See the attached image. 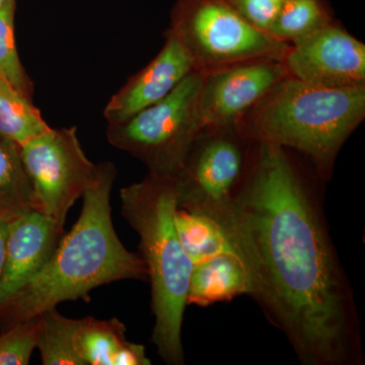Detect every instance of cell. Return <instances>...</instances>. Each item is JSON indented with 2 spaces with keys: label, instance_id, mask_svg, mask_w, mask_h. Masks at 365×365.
Here are the masks:
<instances>
[{
  "label": "cell",
  "instance_id": "cell-10",
  "mask_svg": "<svg viewBox=\"0 0 365 365\" xmlns=\"http://www.w3.org/2000/svg\"><path fill=\"white\" fill-rule=\"evenodd\" d=\"M282 61L288 76L309 86H365V45L335 21L290 44Z\"/></svg>",
  "mask_w": 365,
  "mask_h": 365
},
{
  "label": "cell",
  "instance_id": "cell-19",
  "mask_svg": "<svg viewBox=\"0 0 365 365\" xmlns=\"http://www.w3.org/2000/svg\"><path fill=\"white\" fill-rule=\"evenodd\" d=\"M42 325L37 349L42 364L83 365L74 346L78 319L66 318L56 307L41 314Z\"/></svg>",
  "mask_w": 365,
  "mask_h": 365
},
{
  "label": "cell",
  "instance_id": "cell-12",
  "mask_svg": "<svg viewBox=\"0 0 365 365\" xmlns=\"http://www.w3.org/2000/svg\"><path fill=\"white\" fill-rule=\"evenodd\" d=\"M63 235L64 230L37 209L9 222L6 263L0 279V304L40 273Z\"/></svg>",
  "mask_w": 365,
  "mask_h": 365
},
{
  "label": "cell",
  "instance_id": "cell-24",
  "mask_svg": "<svg viewBox=\"0 0 365 365\" xmlns=\"http://www.w3.org/2000/svg\"><path fill=\"white\" fill-rule=\"evenodd\" d=\"M6 0H0V7L4 6V4H6Z\"/></svg>",
  "mask_w": 365,
  "mask_h": 365
},
{
  "label": "cell",
  "instance_id": "cell-18",
  "mask_svg": "<svg viewBox=\"0 0 365 365\" xmlns=\"http://www.w3.org/2000/svg\"><path fill=\"white\" fill-rule=\"evenodd\" d=\"M333 21L324 0H285L268 34L290 45Z\"/></svg>",
  "mask_w": 365,
  "mask_h": 365
},
{
  "label": "cell",
  "instance_id": "cell-8",
  "mask_svg": "<svg viewBox=\"0 0 365 365\" xmlns=\"http://www.w3.org/2000/svg\"><path fill=\"white\" fill-rule=\"evenodd\" d=\"M235 128H206L174 179L177 208L216 218L230 207L244 175L245 155Z\"/></svg>",
  "mask_w": 365,
  "mask_h": 365
},
{
  "label": "cell",
  "instance_id": "cell-5",
  "mask_svg": "<svg viewBox=\"0 0 365 365\" xmlns=\"http://www.w3.org/2000/svg\"><path fill=\"white\" fill-rule=\"evenodd\" d=\"M202 78V71H193L163 100L122 123L108 125L109 143L140 160L148 174L175 179L204 129Z\"/></svg>",
  "mask_w": 365,
  "mask_h": 365
},
{
  "label": "cell",
  "instance_id": "cell-6",
  "mask_svg": "<svg viewBox=\"0 0 365 365\" xmlns=\"http://www.w3.org/2000/svg\"><path fill=\"white\" fill-rule=\"evenodd\" d=\"M169 31L184 46L196 71L248 60H282L290 47L255 28L227 0H179Z\"/></svg>",
  "mask_w": 365,
  "mask_h": 365
},
{
  "label": "cell",
  "instance_id": "cell-13",
  "mask_svg": "<svg viewBox=\"0 0 365 365\" xmlns=\"http://www.w3.org/2000/svg\"><path fill=\"white\" fill-rule=\"evenodd\" d=\"M119 319H78L74 346L83 365H150L145 347L126 338Z\"/></svg>",
  "mask_w": 365,
  "mask_h": 365
},
{
  "label": "cell",
  "instance_id": "cell-15",
  "mask_svg": "<svg viewBox=\"0 0 365 365\" xmlns=\"http://www.w3.org/2000/svg\"><path fill=\"white\" fill-rule=\"evenodd\" d=\"M175 220L182 249L193 265L235 252L225 228L211 216L177 208Z\"/></svg>",
  "mask_w": 365,
  "mask_h": 365
},
{
  "label": "cell",
  "instance_id": "cell-2",
  "mask_svg": "<svg viewBox=\"0 0 365 365\" xmlns=\"http://www.w3.org/2000/svg\"><path fill=\"white\" fill-rule=\"evenodd\" d=\"M116 177L114 163L97 165L78 222L63 235L40 273L0 304V331L62 302L88 299L91 290L103 285L148 279L140 255L125 248L113 225L111 193Z\"/></svg>",
  "mask_w": 365,
  "mask_h": 365
},
{
  "label": "cell",
  "instance_id": "cell-11",
  "mask_svg": "<svg viewBox=\"0 0 365 365\" xmlns=\"http://www.w3.org/2000/svg\"><path fill=\"white\" fill-rule=\"evenodd\" d=\"M195 71L184 46L168 30L165 44L157 56L131 76L106 106L104 116L108 125L122 123L163 100Z\"/></svg>",
  "mask_w": 365,
  "mask_h": 365
},
{
  "label": "cell",
  "instance_id": "cell-20",
  "mask_svg": "<svg viewBox=\"0 0 365 365\" xmlns=\"http://www.w3.org/2000/svg\"><path fill=\"white\" fill-rule=\"evenodd\" d=\"M14 14L16 0H6L0 7V78L33 101L34 83L21 64L14 40Z\"/></svg>",
  "mask_w": 365,
  "mask_h": 365
},
{
  "label": "cell",
  "instance_id": "cell-3",
  "mask_svg": "<svg viewBox=\"0 0 365 365\" xmlns=\"http://www.w3.org/2000/svg\"><path fill=\"white\" fill-rule=\"evenodd\" d=\"M121 212L139 237L155 316L151 341L163 362L184 364L182 326L193 263L178 235L174 179L148 176L120 191Z\"/></svg>",
  "mask_w": 365,
  "mask_h": 365
},
{
  "label": "cell",
  "instance_id": "cell-1",
  "mask_svg": "<svg viewBox=\"0 0 365 365\" xmlns=\"http://www.w3.org/2000/svg\"><path fill=\"white\" fill-rule=\"evenodd\" d=\"M216 218L248 269L252 294L307 365L359 361L353 299L319 209L287 150L257 143Z\"/></svg>",
  "mask_w": 365,
  "mask_h": 365
},
{
  "label": "cell",
  "instance_id": "cell-21",
  "mask_svg": "<svg viewBox=\"0 0 365 365\" xmlns=\"http://www.w3.org/2000/svg\"><path fill=\"white\" fill-rule=\"evenodd\" d=\"M41 325L40 314L0 331V365L30 364L31 357L37 349Z\"/></svg>",
  "mask_w": 365,
  "mask_h": 365
},
{
  "label": "cell",
  "instance_id": "cell-9",
  "mask_svg": "<svg viewBox=\"0 0 365 365\" xmlns=\"http://www.w3.org/2000/svg\"><path fill=\"white\" fill-rule=\"evenodd\" d=\"M202 71L199 108L203 128H235L240 120L288 76L281 59L237 62Z\"/></svg>",
  "mask_w": 365,
  "mask_h": 365
},
{
  "label": "cell",
  "instance_id": "cell-14",
  "mask_svg": "<svg viewBox=\"0 0 365 365\" xmlns=\"http://www.w3.org/2000/svg\"><path fill=\"white\" fill-rule=\"evenodd\" d=\"M251 294V277L241 257L225 253L193 266L187 306L208 307Z\"/></svg>",
  "mask_w": 365,
  "mask_h": 365
},
{
  "label": "cell",
  "instance_id": "cell-17",
  "mask_svg": "<svg viewBox=\"0 0 365 365\" xmlns=\"http://www.w3.org/2000/svg\"><path fill=\"white\" fill-rule=\"evenodd\" d=\"M50 128L33 101L0 78V138L21 148Z\"/></svg>",
  "mask_w": 365,
  "mask_h": 365
},
{
  "label": "cell",
  "instance_id": "cell-22",
  "mask_svg": "<svg viewBox=\"0 0 365 365\" xmlns=\"http://www.w3.org/2000/svg\"><path fill=\"white\" fill-rule=\"evenodd\" d=\"M235 11L258 30L268 33L285 0H227Z\"/></svg>",
  "mask_w": 365,
  "mask_h": 365
},
{
  "label": "cell",
  "instance_id": "cell-7",
  "mask_svg": "<svg viewBox=\"0 0 365 365\" xmlns=\"http://www.w3.org/2000/svg\"><path fill=\"white\" fill-rule=\"evenodd\" d=\"M36 209L64 230L67 215L97 173L81 148L76 127L50 128L20 148Z\"/></svg>",
  "mask_w": 365,
  "mask_h": 365
},
{
  "label": "cell",
  "instance_id": "cell-23",
  "mask_svg": "<svg viewBox=\"0 0 365 365\" xmlns=\"http://www.w3.org/2000/svg\"><path fill=\"white\" fill-rule=\"evenodd\" d=\"M9 220L0 217V279L6 263V249Z\"/></svg>",
  "mask_w": 365,
  "mask_h": 365
},
{
  "label": "cell",
  "instance_id": "cell-16",
  "mask_svg": "<svg viewBox=\"0 0 365 365\" xmlns=\"http://www.w3.org/2000/svg\"><path fill=\"white\" fill-rule=\"evenodd\" d=\"M36 209L20 146L0 138V217L11 220Z\"/></svg>",
  "mask_w": 365,
  "mask_h": 365
},
{
  "label": "cell",
  "instance_id": "cell-4",
  "mask_svg": "<svg viewBox=\"0 0 365 365\" xmlns=\"http://www.w3.org/2000/svg\"><path fill=\"white\" fill-rule=\"evenodd\" d=\"M365 118V86L326 88L287 76L235 126L244 140L304 153L329 172Z\"/></svg>",
  "mask_w": 365,
  "mask_h": 365
}]
</instances>
